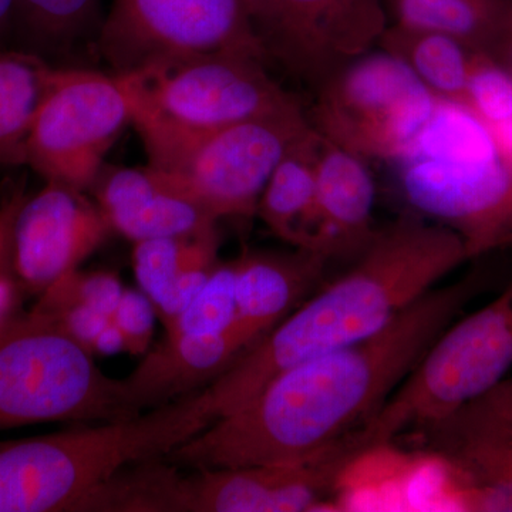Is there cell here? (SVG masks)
Listing matches in <instances>:
<instances>
[{
  "label": "cell",
  "mask_w": 512,
  "mask_h": 512,
  "mask_svg": "<svg viewBox=\"0 0 512 512\" xmlns=\"http://www.w3.org/2000/svg\"><path fill=\"white\" fill-rule=\"evenodd\" d=\"M56 67L20 49H0V165L25 164L26 141Z\"/></svg>",
  "instance_id": "cb8c5ba5"
},
{
  "label": "cell",
  "mask_w": 512,
  "mask_h": 512,
  "mask_svg": "<svg viewBox=\"0 0 512 512\" xmlns=\"http://www.w3.org/2000/svg\"><path fill=\"white\" fill-rule=\"evenodd\" d=\"M377 45L406 64L437 99L466 104L473 50L441 33L387 26Z\"/></svg>",
  "instance_id": "603a6c76"
},
{
  "label": "cell",
  "mask_w": 512,
  "mask_h": 512,
  "mask_svg": "<svg viewBox=\"0 0 512 512\" xmlns=\"http://www.w3.org/2000/svg\"><path fill=\"white\" fill-rule=\"evenodd\" d=\"M512 367V282L494 301L451 323L362 427L372 453L441 419L503 382Z\"/></svg>",
  "instance_id": "52a82bcc"
},
{
  "label": "cell",
  "mask_w": 512,
  "mask_h": 512,
  "mask_svg": "<svg viewBox=\"0 0 512 512\" xmlns=\"http://www.w3.org/2000/svg\"><path fill=\"white\" fill-rule=\"evenodd\" d=\"M397 25L430 30L497 59L512 19V0H390Z\"/></svg>",
  "instance_id": "7402d4cb"
},
{
  "label": "cell",
  "mask_w": 512,
  "mask_h": 512,
  "mask_svg": "<svg viewBox=\"0 0 512 512\" xmlns=\"http://www.w3.org/2000/svg\"><path fill=\"white\" fill-rule=\"evenodd\" d=\"M265 66L245 53H197L123 74L131 124L140 137L191 136L301 103Z\"/></svg>",
  "instance_id": "8992f818"
},
{
  "label": "cell",
  "mask_w": 512,
  "mask_h": 512,
  "mask_svg": "<svg viewBox=\"0 0 512 512\" xmlns=\"http://www.w3.org/2000/svg\"><path fill=\"white\" fill-rule=\"evenodd\" d=\"M319 137L313 128L286 154L262 191L256 211L272 234L282 241L323 254L316 207Z\"/></svg>",
  "instance_id": "ffe728a7"
},
{
  "label": "cell",
  "mask_w": 512,
  "mask_h": 512,
  "mask_svg": "<svg viewBox=\"0 0 512 512\" xmlns=\"http://www.w3.org/2000/svg\"><path fill=\"white\" fill-rule=\"evenodd\" d=\"M480 272L424 293L369 338L275 376L251 402L165 456L178 467L288 464L359 429L404 382L431 343L483 292Z\"/></svg>",
  "instance_id": "6da1fadb"
},
{
  "label": "cell",
  "mask_w": 512,
  "mask_h": 512,
  "mask_svg": "<svg viewBox=\"0 0 512 512\" xmlns=\"http://www.w3.org/2000/svg\"><path fill=\"white\" fill-rule=\"evenodd\" d=\"M126 380L104 375L93 352L55 315L35 308L0 326V431L46 423L131 419Z\"/></svg>",
  "instance_id": "5b68a950"
},
{
  "label": "cell",
  "mask_w": 512,
  "mask_h": 512,
  "mask_svg": "<svg viewBox=\"0 0 512 512\" xmlns=\"http://www.w3.org/2000/svg\"><path fill=\"white\" fill-rule=\"evenodd\" d=\"M217 52L266 63L252 0H113L97 37V53L119 76L168 57Z\"/></svg>",
  "instance_id": "8fae6325"
},
{
  "label": "cell",
  "mask_w": 512,
  "mask_h": 512,
  "mask_svg": "<svg viewBox=\"0 0 512 512\" xmlns=\"http://www.w3.org/2000/svg\"><path fill=\"white\" fill-rule=\"evenodd\" d=\"M370 456L359 430L296 463L202 468L187 476V512L311 511Z\"/></svg>",
  "instance_id": "4fadbf2b"
},
{
  "label": "cell",
  "mask_w": 512,
  "mask_h": 512,
  "mask_svg": "<svg viewBox=\"0 0 512 512\" xmlns=\"http://www.w3.org/2000/svg\"><path fill=\"white\" fill-rule=\"evenodd\" d=\"M484 2L495 3V2H503V0H484Z\"/></svg>",
  "instance_id": "836d02e7"
},
{
  "label": "cell",
  "mask_w": 512,
  "mask_h": 512,
  "mask_svg": "<svg viewBox=\"0 0 512 512\" xmlns=\"http://www.w3.org/2000/svg\"><path fill=\"white\" fill-rule=\"evenodd\" d=\"M237 259L218 262L207 284L202 286L180 315L165 323V338L225 332L237 316Z\"/></svg>",
  "instance_id": "4316f807"
},
{
  "label": "cell",
  "mask_w": 512,
  "mask_h": 512,
  "mask_svg": "<svg viewBox=\"0 0 512 512\" xmlns=\"http://www.w3.org/2000/svg\"><path fill=\"white\" fill-rule=\"evenodd\" d=\"M396 163L404 198L456 232L468 259L512 247V154L467 104L439 99Z\"/></svg>",
  "instance_id": "277c9868"
},
{
  "label": "cell",
  "mask_w": 512,
  "mask_h": 512,
  "mask_svg": "<svg viewBox=\"0 0 512 512\" xmlns=\"http://www.w3.org/2000/svg\"><path fill=\"white\" fill-rule=\"evenodd\" d=\"M13 6L15 0H0V49L6 47L12 30Z\"/></svg>",
  "instance_id": "1f68e13d"
},
{
  "label": "cell",
  "mask_w": 512,
  "mask_h": 512,
  "mask_svg": "<svg viewBox=\"0 0 512 512\" xmlns=\"http://www.w3.org/2000/svg\"><path fill=\"white\" fill-rule=\"evenodd\" d=\"M467 261L456 232L414 215L376 231L349 271L208 384L215 421L251 402L279 373L375 335Z\"/></svg>",
  "instance_id": "7a4b0ae2"
},
{
  "label": "cell",
  "mask_w": 512,
  "mask_h": 512,
  "mask_svg": "<svg viewBox=\"0 0 512 512\" xmlns=\"http://www.w3.org/2000/svg\"><path fill=\"white\" fill-rule=\"evenodd\" d=\"M121 349H126V340H124L123 333L111 320L109 325L100 333L99 338L94 340L92 352L113 355V353L120 352Z\"/></svg>",
  "instance_id": "4dcf8cb0"
},
{
  "label": "cell",
  "mask_w": 512,
  "mask_h": 512,
  "mask_svg": "<svg viewBox=\"0 0 512 512\" xmlns=\"http://www.w3.org/2000/svg\"><path fill=\"white\" fill-rule=\"evenodd\" d=\"M495 60L503 64L505 69L512 73V19L503 46H501L500 53H498L497 59Z\"/></svg>",
  "instance_id": "d6a6232c"
},
{
  "label": "cell",
  "mask_w": 512,
  "mask_h": 512,
  "mask_svg": "<svg viewBox=\"0 0 512 512\" xmlns=\"http://www.w3.org/2000/svg\"><path fill=\"white\" fill-rule=\"evenodd\" d=\"M127 124L131 103L120 76L56 67L30 127L25 164L46 181L87 190Z\"/></svg>",
  "instance_id": "30bf717a"
},
{
  "label": "cell",
  "mask_w": 512,
  "mask_h": 512,
  "mask_svg": "<svg viewBox=\"0 0 512 512\" xmlns=\"http://www.w3.org/2000/svg\"><path fill=\"white\" fill-rule=\"evenodd\" d=\"M466 104L512 154V73L485 53H474Z\"/></svg>",
  "instance_id": "83f0119b"
},
{
  "label": "cell",
  "mask_w": 512,
  "mask_h": 512,
  "mask_svg": "<svg viewBox=\"0 0 512 512\" xmlns=\"http://www.w3.org/2000/svg\"><path fill=\"white\" fill-rule=\"evenodd\" d=\"M134 244V272L154 309L170 295L181 276L192 269L220 262L217 229L207 234L144 239Z\"/></svg>",
  "instance_id": "484cf974"
},
{
  "label": "cell",
  "mask_w": 512,
  "mask_h": 512,
  "mask_svg": "<svg viewBox=\"0 0 512 512\" xmlns=\"http://www.w3.org/2000/svg\"><path fill=\"white\" fill-rule=\"evenodd\" d=\"M414 433L447 468L461 507L512 511V380Z\"/></svg>",
  "instance_id": "5bb4252c"
},
{
  "label": "cell",
  "mask_w": 512,
  "mask_h": 512,
  "mask_svg": "<svg viewBox=\"0 0 512 512\" xmlns=\"http://www.w3.org/2000/svg\"><path fill=\"white\" fill-rule=\"evenodd\" d=\"M100 2L15 0L10 37L16 36L18 49L40 56L50 64L53 59L73 55L84 46L97 50L103 23Z\"/></svg>",
  "instance_id": "44dd1931"
},
{
  "label": "cell",
  "mask_w": 512,
  "mask_h": 512,
  "mask_svg": "<svg viewBox=\"0 0 512 512\" xmlns=\"http://www.w3.org/2000/svg\"><path fill=\"white\" fill-rule=\"evenodd\" d=\"M252 346L235 325L220 333L165 338L124 380L146 412L204 389Z\"/></svg>",
  "instance_id": "d6986e66"
},
{
  "label": "cell",
  "mask_w": 512,
  "mask_h": 512,
  "mask_svg": "<svg viewBox=\"0 0 512 512\" xmlns=\"http://www.w3.org/2000/svg\"><path fill=\"white\" fill-rule=\"evenodd\" d=\"M185 483L181 468L164 457L141 461L121 468L76 511L187 512Z\"/></svg>",
  "instance_id": "d4e9b609"
},
{
  "label": "cell",
  "mask_w": 512,
  "mask_h": 512,
  "mask_svg": "<svg viewBox=\"0 0 512 512\" xmlns=\"http://www.w3.org/2000/svg\"><path fill=\"white\" fill-rule=\"evenodd\" d=\"M375 200V181L365 158L320 134L316 154V207L323 254L333 258L365 251L376 234Z\"/></svg>",
  "instance_id": "ac0fdd59"
},
{
  "label": "cell",
  "mask_w": 512,
  "mask_h": 512,
  "mask_svg": "<svg viewBox=\"0 0 512 512\" xmlns=\"http://www.w3.org/2000/svg\"><path fill=\"white\" fill-rule=\"evenodd\" d=\"M110 231L99 205L69 185L46 181L29 200L15 198L9 258L20 288L42 295L77 271Z\"/></svg>",
  "instance_id": "9a60e30c"
},
{
  "label": "cell",
  "mask_w": 512,
  "mask_h": 512,
  "mask_svg": "<svg viewBox=\"0 0 512 512\" xmlns=\"http://www.w3.org/2000/svg\"><path fill=\"white\" fill-rule=\"evenodd\" d=\"M214 421L204 387L131 419L0 441V512L76 511L121 468L167 456Z\"/></svg>",
  "instance_id": "3957f363"
},
{
  "label": "cell",
  "mask_w": 512,
  "mask_h": 512,
  "mask_svg": "<svg viewBox=\"0 0 512 512\" xmlns=\"http://www.w3.org/2000/svg\"><path fill=\"white\" fill-rule=\"evenodd\" d=\"M15 198L0 212V326L18 315L19 295L22 292L9 258V224Z\"/></svg>",
  "instance_id": "f546056e"
},
{
  "label": "cell",
  "mask_w": 512,
  "mask_h": 512,
  "mask_svg": "<svg viewBox=\"0 0 512 512\" xmlns=\"http://www.w3.org/2000/svg\"><path fill=\"white\" fill-rule=\"evenodd\" d=\"M316 92L309 117L316 131L365 160L394 163L416 143L439 101L384 50L357 57Z\"/></svg>",
  "instance_id": "9c48e42d"
},
{
  "label": "cell",
  "mask_w": 512,
  "mask_h": 512,
  "mask_svg": "<svg viewBox=\"0 0 512 512\" xmlns=\"http://www.w3.org/2000/svg\"><path fill=\"white\" fill-rule=\"evenodd\" d=\"M252 16L266 63L315 89L387 28L382 0H252Z\"/></svg>",
  "instance_id": "7c38bea8"
},
{
  "label": "cell",
  "mask_w": 512,
  "mask_h": 512,
  "mask_svg": "<svg viewBox=\"0 0 512 512\" xmlns=\"http://www.w3.org/2000/svg\"><path fill=\"white\" fill-rule=\"evenodd\" d=\"M313 128L298 103L210 133L141 140L148 165L221 220L254 214L275 168Z\"/></svg>",
  "instance_id": "ba28073f"
},
{
  "label": "cell",
  "mask_w": 512,
  "mask_h": 512,
  "mask_svg": "<svg viewBox=\"0 0 512 512\" xmlns=\"http://www.w3.org/2000/svg\"><path fill=\"white\" fill-rule=\"evenodd\" d=\"M97 205L110 228L138 242L215 231L218 218L170 177L150 167L101 171Z\"/></svg>",
  "instance_id": "2e32d148"
},
{
  "label": "cell",
  "mask_w": 512,
  "mask_h": 512,
  "mask_svg": "<svg viewBox=\"0 0 512 512\" xmlns=\"http://www.w3.org/2000/svg\"><path fill=\"white\" fill-rule=\"evenodd\" d=\"M111 320L123 333L127 350L141 353L147 349L153 333L154 305L146 293L124 291Z\"/></svg>",
  "instance_id": "f1b7e54d"
},
{
  "label": "cell",
  "mask_w": 512,
  "mask_h": 512,
  "mask_svg": "<svg viewBox=\"0 0 512 512\" xmlns=\"http://www.w3.org/2000/svg\"><path fill=\"white\" fill-rule=\"evenodd\" d=\"M328 262V256L302 248L239 256L234 325L255 345L305 302Z\"/></svg>",
  "instance_id": "e0dca14e"
}]
</instances>
